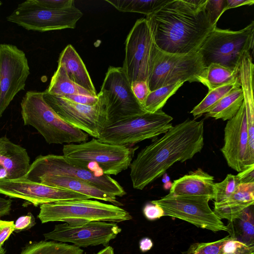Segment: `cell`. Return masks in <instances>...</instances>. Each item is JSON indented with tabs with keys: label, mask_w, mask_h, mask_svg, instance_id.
Listing matches in <instances>:
<instances>
[{
	"label": "cell",
	"mask_w": 254,
	"mask_h": 254,
	"mask_svg": "<svg viewBox=\"0 0 254 254\" xmlns=\"http://www.w3.org/2000/svg\"><path fill=\"white\" fill-rule=\"evenodd\" d=\"M204 146V121L187 119L142 149L130 165L134 189L142 190L177 162H184Z\"/></svg>",
	"instance_id": "cell-1"
},
{
	"label": "cell",
	"mask_w": 254,
	"mask_h": 254,
	"mask_svg": "<svg viewBox=\"0 0 254 254\" xmlns=\"http://www.w3.org/2000/svg\"><path fill=\"white\" fill-rule=\"evenodd\" d=\"M206 0H171L146 19L156 47L165 52L198 51L216 26L205 11Z\"/></svg>",
	"instance_id": "cell-2"
},
{
	"label": "cell",
	"mask_w": 254,
	"mask_h": 254,
	"mask_svg": "<svg viewBox=\"0 0 254 254\" xmlns=\"http://www.w3.org/2000/svg\"><path fill=\"white\" fill-rule=\"evenodd\" d=\"M138 148L103 143L93 138L64 145L63 155L69 163L97 175H117L128 168Z\"/></svg>",
	"instance_id": "cell-3"
},
{
	"label": "cell",
	"mask_w": 254,
	"mask_h": 254,
	"mask_svg": "<svg viewBox=\"0 0 254 254\" xmlns=\"http://www.w3.org/2000/svg\"><path fill=\"white\" fill-rule=\"evenodd\" d=\"M20 106L24 125L34 127L48 143L68 144L87 141L89 135L64 121L46 103L44 92H27Z\"/></svg>",
	"instance_id": "cell-4"
},
{
	"label": "cell",
	"mask_w": 254,
	"mask_h": 254,
	"mask_svg": "<svg viewBox=\"0 0 254 254\" xmlns=\"http://www.w3.org/2000/svg\"><path fill=\"white\" fill-rule=\"evenodd\" d=\"M37 217L43 224L58 221L73 225L97 221L119 223L132 219L128 212L119 206L90 199L41 204Z\"/></svg>",
	"instance_id": "cell-5"
},
{
	"label": "cell",
	"mask_w": 254,
	"mask_h": 254,
	"mask_svg": "<svg viewBox=\"0 0 254 254\" xmlns=\"http://www.w3.org/2000/svg\"><path fill=\"white\" fill-rule=\"evenodd\" d=\"M254 21L239 31L215 27L198 50L205 67L212 63L231 68L239 67L243 58L254 47Z\"/></svg>",
	"instance_id": "cell-6"
},
{
	"label": "cell",
	"mask_w": 254,
	"mask_h": 254,
	"mask_svg": "<svg viewBox=\"0 0 254 254\" xmlns=\"http://www.w3.org/2000/svg\"><path fill=\"white\" fill-rule=\"evenodd\" d=\"M206 67L197 52L172 54L153 48L148 84L150 91L180 81L198 82Z\"/></svg>",
	"instance_id": "cell-7"
},
{
	"label": "cell",
	"mask_w": 254,
	"mask_h": 254,
	"mask_svg": "<svg viewBox=\"0 0 254 254\" xmlns=\"http://www.w3.org/2000/svg\"><path fill=\"white\" fill-rule=\"evenodd\" d=\"M173 119L162 109L154 113L145 112L109 125L98 139L103 143L127 146L165 133L173 127Z\"/></svg>",
	"instance_id": "cell-8"
},
{
	"label": "cell",
	"mask_w": 254,
	"mask_h": 254,
	"mask_svg": "<svg viewBox=\"0 0 254 254\" xmlns=\"http://www.w3.org/2000/svg\"><path fill=\"white\" fill-rule=\"evenodd\" d=\"M82 15L75 5L53 9L40 5L36 0H27L19 3L6 19L27 30L46 32L74 29Z\"/></svg>",
	"instance_id": "cell-9"
},
{
	"label": "cell",
	"mask_w": 254,
	"mask_h": 254,
	"mask_svg": "<svg viewBox=\"0 0 254 254\" xmlns=\"http://www.w3.org/2000/svg\"><path fill=\"white\" fill-rule=\"evenodd\" d=\"M47 175L63 176L83 180L115 196L122 197L126 194L120 184L110 176H99L72 165L63 155L48 154L37 156L23 178L33 181Z\"/></svg>",
	"instance_id": "cell-10"
},
{
	"label": "cell",
	"mask_w": 254,
	"mask_h": 254,
	"mask_svg": "<svg viewBox=\"0 0 254 254\" xmlns=\"http://www.w3.org/2000/svg\"><path fill=\"white\" fill-rule=\"evenodd\" d=\"M98 95L97 103L89 106L51 95L44 91L46 103L64 121L97 139L109 125L106 96L101 91Z\"/></svg>",
	"instance_id": "cell-11"
},
{
	"label": "cell",
	"mask_w": 254,
	"mask_h": 254,
	"mask_svg": "<svg viewBox=\"0 0 254 254\" xmlns=\"http://www.w3.org/2000/svg\"><path fill=\"white\" fill-rule=\"evenodd\" d=\"M210 199L206 197L173 195L168 193L150 202L160 206L165 216L178 218L198 228L213 232H227L221 219L209 206Z\"/></svg>",
	"instance_id": "cell-12"
},
{
	"label": "cell",
	"mask_w": 254,
	"mask_h": 254,
	"mask_svg": "<svg viewBox=\"0 0 254 254\" xmlns=\"http://www.w3.org/2000/svg\"><path fill=\"white\" fill-rule=\"evenodd\" d=\"M100 91L106 97L109 125L146 112L134 96L122 67H109Z\"/></svg>",
	"instance_id": "cell-13"
},
{
	"label": "cell",
	"mask_w": 254,
	"mask_h": 254,
	"mask_svg": "<svg viewBox=\"0 0 254 254\" xmlns=\"http://www.w3.org/2000/svg\"><path fill=\"white\" fill-rule=\"evenodd\" d=\"M125 58L122 68L129 82H148L154 42L146 18L137 19L126 40Z\"/></svg>",
	"instance_id": "cell-14"
},
{
	"label": "cell",
	"mask_w": 254,
	"mask_h": 254,
	"mask_svg": "<svg viewBox=\"0 0 254 254\" xmlns=\"http://www.w3.org/2000/svg\"><path fill=\"white\" fill-rule=\"evenodd\" d=\"M30 68L25 53L16 46L0 44V118L16 94L24 89Z\"/></svg>",
	"instance_id": "cell-15"
},
{
	"label": "cell",
	"mask_w": 254,
	"mask_h": 254,
	"mask_svg": "<svg viewBox=\"0 0 254 254\" xmlns=\"http://www.w3.org/2000/svg\"><path fill=\"white\" fill-rule=\"evenodd\" d=\"M121 231L116 223L97 221L76 225L57 224L52 231L43 236L45 241L70 243L79 248L106 247Z\"/></svg>",
	"instance_id": "cell-16"
},
{
	"label": "cell",
	"mask_w": 254,
	"mask_h": 254,
	"mask_svg": "<svg viewBox=\"0 0 254 254\" xmlns=\"http://www.w3.org/2000/svg\"><path fill=\"white\" fill-rule=\"evenodd\" d=\"M0 193L25 200L35 206L60 201L90 199L70 190L33 182L23 177L0 179Z\"/></svg>",
	"instance_id": "cell-17"
},
{
	"label": "cell",
	"mask_w": 254,
	"mask_h": 254,
	"mask_svg": "<svg viewBox=\"0 0 254 254\" xmlns=\"http://www.w3.org/2000/svg\"><path fill=\"white\" fill-rule=\"evenodd\" d=\"M248 139L246 112L243 102L236 115L226 124L224 145L221 149L228 165L238 173L246 168Z\"/></svg>",
	"instance_id": "cell-18"
},
{
	"label": "cell",
	"mask_w": 254,
	"mask_h": 254,
	"mask_svg": "<svg viewBox=\"0 0 254 254\" xmlns=\"http://www.w3.org/2000/svg\"><path fill=\"white\" fill-rule=\"evenodd\" d=\"M214 177L201 168L174 181L169 194L178 196L206 197L214 199Z\"/></svg>",
	"instance_id": "cell-19"
},
{
	"label": "cell",
	"mask_w": 254,
	"mask_h": 254,
	"mask_svg": "<svg viewBox=\"0 0 254 254\" xmlns=\"http://www.w3.org/2000/svg\"><path fill=\"white\" fill-rule=\"evenodd\" d=\"M0 165L6 171V178L19 179L27 173L30 166V157L24 148L3 136L0 137Z\"/></svg>",
	"instance_id": "cell-20"
},
{
	"label": "cell",
	"mask_w": 254,
	"mask_h": 254,
	"mask_svg": "<svg viewBox=\"0 0 254 254\" xmlns=\"http://www.w3.org/2000/svg\"><path fill=\"white\" fill-rule=\"evenodd\" d=\"M33 182L70 190L84 194L90 198L110 202L117 206L120 204L116 199V196L79 179L63 176L47 175L39 177Z\"/></svg>",
	"instance_id": "cell-21"
},
{
	"label": "cell",
	"mask_w": 254,
	"mask_h": 254,
	"mask_svg": "<svg viewBox=\"0 0 254 254\" xmlns=\"http://www.w3.org/2000/svg\"><path fill=\"white\" fill-rule=\"evenodd\" d=\"M254 203V183L240 184L236 190L224 200L214 203V212L222 219L232 221Z\"/></svg>",
	"instance_id": "cell-22"
},
{
	"label": "cell",
	"mask_w": 254,
	"mask_h": 254,
	"mask_svg": "<svg viewBox=\"0 0 254 254\" xmlns=\"http://www.w3.org/2000/svg\"><path fill=\"white\" fill-rule=\"evenodd\" d=\"M58 64H63L70 79L76 85L97 95L86 66L74 47L67 45L61 53Z\"/></svg>",
	"instance_id": "cell-23"
},
{
	"label": "cell",
	"mask_w": 254,
	"mask_h": 254,
	"mask_svg": "<svg viewBox=\"0 0 254 254\" xmlns=\"http://www.w3.org/2000/svg\"><path fill=\"white\" fill-rule=\"evenodd\" d=\"M229 235L248 247L254 248V205L245 209L237 218L228 221Z\"/></svg>",
	"instance_id": "cell-24"
},
{
	"label": "cell",
	"mask_w": 254,
	"mask_h": 254,
	"mask_svg": "<svg viewBox=\"0 0 254 254\" xmlns=\"http://www.w3.org/2000/svg\"><path fill=\"white\" fill-rule=\"evenodd\" d=\"M239 67L231 68L212 63L206 67L198 82L206 86L209 91L235 82L239 78Z\"/></svg>",
	"instance_id": "cell-25"
},
{
	"label": "cell",
	"mask_w": 254,
	"mask_h": 254,
	"mask_svg": "<svg viewBox=\"0 0 254 254\" xmlns=\"http://www.w3.org/2000/svg\"><path fill=\"white\" fill-rule=\"evenodd\" d=\"M45 92L48 94L59 97L67 95L94 96L70 79L63 64H58L57 69L51 78L48 88Z\"/></svg>",
	"instance_id": "cell-26"
},
{
	"label": "cell",
	"mask_w": 254,
	"mask_h": 254,
	"mask_svg": "<svg viewBox=\"0 0 254 254\" xmlns=\"http://www.w3.org/2000/svg\"><path fill=\"white\" fill-rule=\"evenodd\" d=\"M244 102V95L240 87L237 88L223 97L208 112L207 118L228 121L237 114Z\"/></svg>",
	"instance_id": "cell-27"
},
{
	"label": "cell",
	"mask_w": 254,
	"mask_h": 254,
	"mask_svg": "<svg viewBox=\"0 0 254 254\" xmlns=\"http://www.w3.org/2000/svg\"><path fill=\"white\" fill-rule=\"evenodd\" d=\"M83 250L74 245L43 240L28 243L20 254H83Z\"/></svg>",
	"instance_id": "cell-28"
},
{
	"label": "cell",
	"mask_w": 254,
	"mask_h": 254,
	"mask_svg": "<svg viewBox=\"0 0 254 254\" xmlns=\"http://www.w3.org/2000/svg\"><path fill=\"white\" fill-rule=\"evenodd\" d=\"M171 0H105L122 12H136L146 16L154 13Z\"/></svg>",
	"instance_id": "cell-29"
},
{
	"label": "cell",
	"mask_w": 254,
	"mask_h": 254,
	"mask_svg": "<svg viewBox=\"0 0 254 254\" xmlns=\"http://www.w3.org/2000/svg\"><path fill=\"white\" fill-rule=\"evenodd\" d=\"M241 87L240 78L235 82L223 85L209 91L203 99L191 111L194 117L201 116L208 112L223 97L234 89Z\"/></svg>",
	"instance_id": "cell-30"
},
{
	"label": "cell",
	"mask_w": 254,
	"mask_h": 254,
	"mask_svg": "<svg viewBox=\"0 0 254 254\" xmlns=\"http://www.w3.org/2000/svg\"><path fill=\"white\" fill-rule=\"evenodd\" d=\"M184 83L183 81L178 82L151 91L142 106L143 109L150 113L161 110L168 99L176 92Z\"/></svg>",
	"instance_id": "cell-31"
},
{
	"label": "cell",
	"mask_w": 254,
	"mask_h": 254,
	"mask_svg": "<svg viewBox=\"0 0 254 254\" xmlns=\"http://www.w3.org/2000/svg\"><path fill=\"white\" fill-rule=\"evenodd\" d=\"M240 184L237 175L228 174L221 182L214 183V202H220L230 196Z\"/></svg>",
	"instance_id": "cell-32"
},
{
	"label": "cell",
	"mask_w": 254,
	"mask_h": 254,
	"mask_svg": "<svg viewBox=\"0 0 254 254\" xmlns=\"http://www.w3.org/2000/svg\"><path fill=\"white\" fill-rule=\"evenodd\" d=\"M231 239L228 235L214 242L193 243L182 254H222L225 243Z\"/></svg>",
	"instance_id": "cell-33"
},
{
	"label": "cell",
	"mask_w": 254,
	"mask_h": 254,
	"mask_svg": "<svg viewBox=\"0 0 254 254\" xmlns=\"http://www.w3.org/2000/svg\"><path fill=\"white\" fill-rule=\"evenodd\" d=\"M226 5V0H206L205 11L212 25L216 26L220 17L227 10Z\"/></svg>",
	"instance_id": "cell-34"
},
{
	"label": "cell",
	"mask_w": 254,
	"mask_h": 254,
	"mask_svg": "<svg viewBox=\"0 0 254 254\" xmlns=\"http://www.w3.org/2000/svg\"><path fill=\"white\" fill-rule=\"evenodd\" d=\"M130 84L134 96L142 107L146 98L151 92L148 82L143 80H136Z\"/></svg>",
	"instance_id": "cell-35"
},
{
	"label": "cell",
	"mask_w": 254,
	"mask_h": 254,
	"mask_svg": "<svg viewBox=\"0 0 254 254\" xmlns=\"http://www.w3.org/2000/svg\"><path fill=\"white\" fill-rule=\"evenodd\" d=\"M14 223L13 221L0 220V254H5L3 247L4 242L14 232Z\"/></svg>",
	"instance_id": "cell-36"
},
{
	"label": "cell",
	"mask_w": 254,
	"mask_h": 254,
	"mask_svg": "<svg viewBox=\"0 0 254 254\" xmlns=\"http://www.w3.org/2000/svg\"><path fill=\"white\" fill-rule=\"evenodd\" d=\"M36 224L35 218L31 213L19 217L14 223V232L18 233L26 231Z\"/></svg>",
	"instance_id": "cell-37"
},
{
	"label": "cell",
	"mask_w": 254,
	"mask_h": 254,
	"mask_svg": "<svg viewBox=\"0 0 254 254\" xmlns=\"http://www.w3.org/2000/svg\"><path fill=\"white\" fill-rule=\"evenodd\" d=\"M40 5L48 8L61 9L74 5L73 0H36Z\"/></svg>",
	"instance_id": "cell-38"
},
{
	"label": "cell",
	"mask_w": 254,
	"mask_h": 254,
	"mask_svg": "<svg viewBox=\"0 0 254 254\" xmlns=\"http://www.w3.org/2000/svg\"><path fill=\"white\" fill-rule=\"evenodd\" d=\"M143 213L149 220H154L165 216L163 209L159 205L151 202L146 203L143 208Z\"/></svg>",
	"instance_id": "cell-39"
},
{
	"label": "cell",
	"mask_w": 254,
	"mask_h": 254,
	"mask_svg": "<svg viewBox=\"0 0 254 254\" xmlns=\"http://www.w3.org/2000/svg\"><path fill=\"white\" fill-rule=\"evenodd\" d=\"M61 97L64 98L78 104L89 106L95 105L99 100L98 94L96 96L84 95H67Z\"/></svg>",
	"instance_id": "cell-40"
},
{
	"label": "cell",
	"mask_w": 254,
	"mask_h": 254,
	"mask_svg": "<svg viewBox=\"0 0 254 254\" xmlns=\"http://www.w3.org/2000/svg\"><path fill=\"white\" fill-rule=\"evenodd\" d=\"M237 176L240 184L254 183V164L239 172Z\"/></svg>",
	"instance_id": "cell-41"
},
{
	"label": "cell",
	"mask_w": 254,
	"mask_h": 254,
	"mask_svg": "<svg viewBox=\"0 0 254 254\" xmlns=\"http://www.w3.org/2000/svg\"><path fill=\"white\" fill-rule=\"evenodd\" d=\"M12 201L0 197V217L8 215L11 210Z\"/></svg>",
	"instance_id": "cell-42"
},
{
	"label": "cell",
	"mask_w": 254,
	"mask_h": 254,
	"mask_svg": "<svg viewBox=\"0 0 254 254\" xmlns=\"http://www.w3.org/2000/svg\"><path fill=\"white\" fill-rule=\"evenodd\" d=\"M226 9L235 8L244 5H252L254 1L252 0H226Z\"/></svg>",
	"instance_id": "cell-43"
},
{
	"label": "cell",
	"mask_w": 254,
	"mask_h": 254,
	"mask_svg": "<svg viewBox=\"0 0 254 254\" xmlns=\"http://www.w3.org/2000/svg\"><path fill=\"white\" fill-rule=\"evenodd\" d=\"M153 242L151 239L148 237L142 238L139 242L140 250L145 253L149 251L153 247Z\"/></svg>",
	"instance_id": "cell-44"
},
{
	"label": "cell",
	"mask_w": 254,
	"mask_h": 254,
	"mask_svg": "<svg viewBox=\"0 0 254 254\" xmlns=\"http://www.w3.org/2000/svg\"><path fill=\"white\" fill-rule=\"evenodd\" d=\"M254 248L247 247L243 250L234 253H223L222 254H254Z\"/></svg>",
	"instance_id": "cell-45"
},
{
	"label": "cell",
	"mask_w": 254,
	"mask_h": 254,
	"mask_svg": "<svg viewBox=\"0 0 254 254\" xmlns=\"http://www.w3.org/2000/svg\"><path fill=\"white\" fill-rule=\"evenodd\" d=\"M96 254H114V249L111 246H106Z\"/></svg>",
	"instance_id": "cell-46"
},
{
	"label": "cell",
	"mask_w": 254,
	"mask_h": 254,
	"mask_svg": "<svg viewBox=\"0 0 254 254\" xmlns=\"http://www.w3.org/2000/svg\"><path fill=\"white\" fill-rule=\"evenodd\" d=\"M7 178V173L5 169L0 165V179Z\"/></svg>",
	"instance_id": "cell-47"
},
{
	"label": "cell",
	"mask_w": 254,
	"mask_h": 254,
	"mask_svg": "<svg viewBox=\"0 0 254 254\" xmlns=\"http://www.w3.org/2000/svg\"><path fill=\"white\" fill-rule=\"evenodd\" d=\"M1 4H2V3H1V1H0V5H1Z\"/></svg>",
	"instance_id": "cell-48"
},
{
	"label": "cell",
	"mask_w": 254,
	"mask_h": 254,
	"mask_svg": "<svg viewBox=\"0 0 254 254\" xmlns=\"http://www.w3.org/2000/svg\"></svg>",
	"instance_id": "cell-49"
}]
</instances>
